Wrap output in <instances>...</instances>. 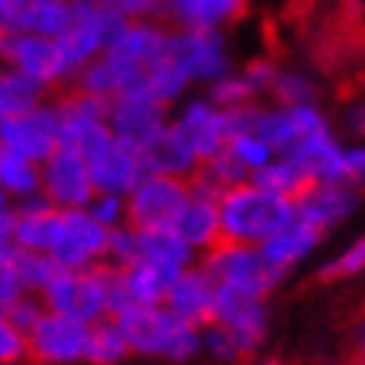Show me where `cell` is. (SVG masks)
<instances>
[{
    "mask_svg": "<svg viewBox=\"0 0 365 365\" xmlns=\"http://www.w3.org/2000/svg\"><path fill=\"white\" fill-rule=\"evenodd\" d=\"M111 319L121 325L131 355L168 365H188L201 355V325L178 319L165 305H124Z\"/></svg>",
    "mask_w": 365,
    "mask_h": 365,
    "instance_id": "1",
    "label": "cell"
},
{
    "mask_svg": "<svg viewBox=\"0 0 365 365\" xmlns=\"http://www.w3.org/2000/svg\"><path fill=\"white\" fill-rule=\"evenodd\" d=\"M295 218V205L288 198L268 195L248 178L218 195V232L225 242L262 245L285 222Z\"/></svg>",
    "mask_w": 365,
    "mask_h": 365,
    "instance_id": "2",
    "label": "cell"
},
{
    "mask_svg": "<svg viewBox=\"0 0 365 365\" xmlns=\"http://www.w3.org/2000/svg\"><path fill=\"white\" fill-rule=\"evenodd\" d=\"M198 265L218 288H232V292L258 295V299H268L288 278V272L275 268L258 252V245L225 242V238H218L211 248L198 255Z\"/></svg>",
    "mask_w": 365,
    "mask_h": 365,
    "instance_id": "3",
    "label": "cell"
},
{
    "mask_svg": "<svg viewBox=\"0 0 365 365\" xmlns=\"http://www.w3.org/2000/svg\"><path fill=\"white\" fill-rule=\"evenodd\" d=\"M111 288H114V265L101 262L91 268H57L37 295L44 309L71 315L81 322H98L111 315Z\"/></svg>",
    "mask_w": 365,
    "mask_h": 365,
    "instance_id": "4",
    "label": "cell"
},
{
    "mask_svg": "<svg viewBox=\"0 0 365 365\" xmlns=\"http://www.w3.org/2000/svg\"><path fill=\"white\" fill-rule=\"evenodd\" d=\"M332 118L325 114L319 101H312V104H262L258 101L248 131L262 134L275 155H295L305 141L332 131Z\"/></svg>",
    "mask_w": 365,
    "mask_h": 365,
    "instance_id": "5",
    "label": "cell"
},
{
    "mask_svg": "<svg viewBox=\"0 0 365 365\" xmlns=\"http://www.w3.org/2000/svg\"><path fill=\"white\" fill-rule=\"evenodd\" d=\"M168 54L185 71L191 88L195 84H211L215 78H222L225 71L235 67L232 41L218 27H171Z\"/></svg>",
    "mask_w": 365,
    "mask_h": 365,
    "instance_id": "6",
    "label": "cell"
},
{
    "mask_svg": "<svg viewBox=\"0 0 365 365\" xmlns=\"http://www.w3.org/2000/svg\"><path fill=\"white\" fill-rule=\"evenodd\" d=\"M104 242L108 228L94 222L84 208H57L47 255L61 268H91L104 262Z\"/></svg>",
    "mask_w": 365,
    "mask_h": 365,
    "instance_id": "7",
    "label": "cell"
},
{
    "mask_svg": "<svg viewBox=\"0 0 365 365\" xmlns=\"http://www.w3.org/2000/svg\"><path fill=\"white\" fill-rule=\"evenodd\" d=\"M4 64L21 71L37 88L61 91L74 84V74L67 71L64 54L57 47V37H37V34H7L4 37Z\"/></svg>",
    "mask_w": 365,
    "mask_h": 365,
    "instance_id": "8",
    "label": "cell"
},
{
    "mask_svg": "<svg viewBox=\"0 0 365 365\" xmlns=\"http://www.w3.org/2000/svg\"><path fill=\"white\" fill-rule=\"evenodd\" d=\"M171 124L185 134V141L191 144L198 161L222 155L228 138H232V114L218 108L208 94H185L175 104Z\"/></svg>",
    "mask_w": 365,
    "mask_h": 365,
    "instance_id": "9",
    "label": "cell"
},
{
    "mask_svg": "<svg viewBox=\"0 0 365 365\" xmlns=\"http://www.w3.org/2000/svg\"><path fill=\"white\" fill-rule=\"evenodd\" d=\"M185 198H188V178L144 171L141 181L124 195L128 222L134 228H165V225L175 222Z\"/></svg>",
    "mask_w": 365,
    "mask_h": 365,
    "instance_id": "10",
    "label": "cell"
},
{
    "mask_svg": "<svg viewBox=\"0 0 365 365\" xmlns=\"http://www.w3.org/2000/svg\"><path fill=\"white\" fill-rule=\"evenodd\" d=\"M88 335L91 322L44 309V315L34 322V329L27 332V355L47 365H84Z\"/></svg>",
    "mask_w": 365,
    "mask_h": 365,
    "instance_id": "11",
    "label": "cell"
},
{
    "mask_svg": "<svg viewBox=\"0 0 365 365\" xmlns=\"http://www.w3.org/2000/svg\"><path fill=\"white\" fill-rule=\"evenodd\" d=\"M171 118V108L161 104L158 98H151L144 88L121 91L108 101V131L121 141L141 148L155 138Z\"/></svg>",
    "mask_w": 365,
    "mask_h": 365,
    "instance_id": "12",
    "label": "cell"
},
{
    "mask_svg": "<svg viewBox=\"0 0 365 365\" xmlns=\"http://www.w3.org/2000/svg\"><path fill=\"white\" fill-rule=\"evenodd\" d=\"M292 205H295V218L329 235L352 222L362 205V195H359V185H345V181H309V188Z\"/></svg>",
    "mask_w": 365,
    "mask_h": 365,
    "instance_id": "13",
    "label": "cell"
},
{
    "mask_svg": "<svg viewBox=\"0 0 365 365\" xmlns=\"http://www.w3.org/2000/svg\"><path fill=\"white\" fill-rule=\"evenodd\" d=\"M208 322H218L222 329H228V332L248 349V355L255 359V352H258L268 339L272 312H268V299L242 295V292L215 285V309H211Z\"/></svg>",
    "mask_w": 365,
    "mask_h": 365,
    "instance_id": "14",
    "label": "cell"
},
{
    "mask_svg": "<svg viewBox=\"0 0 365 365\" xmlns=\"http://www.w3.org/2000/svg\"><path fill=\"white\" fill-rule=\"evenodd\" d=\"M94 195L88 175V161L71 151V148H54L41 161V198L54 208H84Z\"/></svg>",
    "mask_w": 365,
    "mask_h": 365,
    "instance_id": "15",
    "label": "cell"
},
{
    "mask_svg": "<svg viewBox=\"0 0 365 365\" xmlns=\"http://www.w3.org/2000/svg\"><path fill=\"white\" fill-rule=\"evenodd\" d=\"M168 27L165 21H124L118 31L104 41L101 54L108 57L111 64H118L121 71H128L131 78H141V71L155 57L165 54L168 47Z\"/></svg>",
    "mask_w": 365,
    "mask_h": 365,
    "instance_id": "16",
    "label": "cell"
},
{
    "mask_svg": "<svg viewBox=\"0 0 365 365\" xmlns=\"http://www.w3.org/2000/svg\"><path fill=\"white\" fill-rule=\"evenodd\" d=\"M0 144L31 161H44L57 148V114L51 101H41L21 114L0 118Z\"/></svg>",
    "mask_w": 365,
    "mask_h": 365,
    "instance_id": "17",
    "label": "cell"
},
{
    "mask_svg": "<svg viewBox=\"0 0 365 365\" xmlns=\"http://www.w3.org/2000/svg\"><path fill=\"white\" fill-rule=\"evenodd\" d=\"M84 161H88V175H91L94 191L128 195L144 175L141 151H138L134 144L114 138V134H108V138H104Z\"/></svg>",
    "mask_w": 365,
    "mask_h": 365,
    "instance_id": "18",
    "label": "cell"
},
{
    "mask_svg": "<svg viewBox=\"0 0 365 365\" xmlns=\"http://www.w3.org/2000/svg\"><path fill=\"white\" fill-rule=\"evenodd\" d=\"M171 315L191 322V325H205L211 319V309H215V282L205 275V268L195 262L185 272H178L165 288V299H161Z\"/></svg>",
    "mask_w": 365,
    "mask_h": 365,
    "instance_id": "19",
    "label": "cell"
},
{
    "mask_svg": "<svg viewBox=\"0 0 365 365\" xmlns=\"http://www.w3.org/2000/svg\"><path fill=\"white\" fill-rule=\"evenodd\" d=\"M252 0H161V21L168 27H218L228 31L248 14Z\"/></svg>",
    "mask_w": 365,
    "mask_h": 365,
    "instance_id": "20",
    "label": "cell"
},
{
    "mask_svg": "<svg viewBox=\"0 0 365 365\" xmlns=\"http://www.w3.org/2000/svg\"><path fill=\"white\" fill-rule=\"evenodd\" d=\"M138 151H141L144 171H158V175L191 178L201 165L198 155L191 151V144L185 141V134L171 124V118H168L165 128H161L148 144H141Z\"/></svg>",
    "mask_w": 365,
    "mask_h": 365,
    "instance_id": "21",
    "label": "cell"
},
{
    "mask_svg": "<svg viewBox=\"0 0 365 365\" xmlns=\"http://www.w3.org/2000/svg\"><path fill=\"white\" fill-rule=\"evenodd\" d=\"M171 232L188 245L195 255L211 248L222 238V232H218V198H208V195H198V191L188 188V198L178 208Z\"/></svg>",
    "mask_w": 365,
    "mask_h": 365,
    "instance_id": "22",
    "label": "cell"
},
{
    "mask_svg": "<svg viewBox=\"0 0 365 365\" xmlns=\"http://www.w3.org/2000/svg\"><path fill=\"white\" fill-rule=\"evenodd\" d=\"M322 242H325V235H322L319 228L305 225L302 218H292V222H285L275 235H268L265 242L258 245V252L265 255L275 268L292 272V268H299L305 258H312V255L319 252Z\"/></svg>",
    "mask_w": 365,
    "mask_h": 365,
    "instance_id": "23",
    "label": "cell"
},
{
    "mask_svg": "<svg viewBox=\"0 0 365 365\" xmlns=\"http://www.w3.org/2000/svg\"><path fill=\"white\" fill-rule=\"evenodd\" d=\"M138 262L158 268L168 278H175L178 272L195 265L198 255L171 232V225H165V228H138Z\"/></svg>",
    "mask_w": 365,
    "mask_h": 365,
    "instance_id": "24",
    "label": "cell"
},
{
    "mask_svg": "<svg viewBox=\"0 0 365 365\" xmlns=\"http://www.w3.org/2000/svg\"><path fill=\"white\" fill-rule=\"evenodd\" d=\"M57 208L47 205L41 195L14 205V228L11 242L17 252H44L51 248V235H54Z\"/></svg>",
    "mask_w": 365,
    "mask_h": 365,
    "instance_id": "25",
    "label": "cell"
},
{
    "mask_svg": "<svg viewBox=\"0 0 365 365\" xmlns=\"http://www.w3.org/2000/svg\"><path fill=\"white\" fill-rule=\"evenodd\" d=\"M71 27V0H34L7 14L4 34H37V37H61Z\"/></svg>",
    "mask_w": 365,
    "mask_h": 365,
    "instance_id": "26",
    "label": "cell"
},
{
    "mask_svg": "<svg viewBox=\"0 0 365 365\" xmlns=\"http://www.w3.org/2000/svg\"><path fill=\"white\" fill-rule=\"evenodd\" d=\"M171 278L161 275L158 268L144 265V262H128L124 268H118V312L124 305H161L165 288ZM114 312V315H118Z\"/></svg>",
    "mask_w": 365,
    "mask_h": 365,
    "instance_id": "27",
    "label": "cell"
},
{
    "mask_svg": "<svg viewBox=\"0 0 365 365\" xmlns=\"http://www.w3.org/2000/svg\"><path fill=\"white\" fill-rule=\"evenodd\" d=\"M248 181L258 185L262 191H268V195H278V198H288V201H295L302 191L309 188V175L302 171V165L295 158L288 155H275L268 165L258 168Z\"/></svg>",
    "mask_w": 365,
    "mask_h": 365,
    "instance_id": "28",
    "label": "cell"
},
{
    "mask_svg": "<svg viewBox=\"0 0 365 365\" xmlns=\"http://www.w3.org/2000/svg\"><path fill=\"white\" fill-rule=\"evenodd\" d=\"M0 191L11 201H27L41 195V165L0 144Z\"/></svg>",
    "mask_w": 365,
    "mask_h": 365,
    "instance_id": "29",
    "label": "cell"
},
{
    "mask_svg": "<svg viewBox=\"0 0 365 365\" xmlns=\"http://www.w3.org/2000/svg\"><path fill=\"white\" fill-rule=\"evenodd\" d=\"M141 88L148 91L151 98L161 101V104L175 108L185 94H191V81L185 78V71L171 61V54H168V47H165V54L155 57V61L141 71Z\"/></svg>",
    "mask_w": 365,
    "mask_h": 365,
    "instance_id": "30",
    "label": "cell"
},
{
    "mask_svg": "<svg viewBox=\"0 0 365 365\" xmlns=\"http://www.w3.org/2000/svg\"><path fill=\"white\" fill-rule=\"evenodd\" d=\"M74 88L88 91V94H98V98H104V101H111L114 94H121V91L141 88V78H131L128 71H121V67L111 64L104 54H98L91 64H84L78 71Z\"/></svg>",
    "mask_w": 365,
    "mask_h": 365,
    "instance_id": "31",
    "label": "cell"
},
{
    "mask_svg": "<svg viewBox=\"0 0 365 365\" xmlns=\"http://www.w3.org/2000/svg\"><path fill=\"white\" fill-rule=\"evenodd\" d=\"M128 359H131V349H128V339H124L121 325L111 315L91 322L84 365H124Z\"/></svg>",
    "mask_w": 365,
    "mask_h": 365,
    "instance_id": "32",
    "label": "cell"
},
{
    "mask_svg": "<svg viewBox=\"0 0 365 365\" xmlns=\"http://www.w3.org/2000/svg\"><path fill=\"white\" fill-rule=\"evenodd\" d=\"M47 101V91L37 88L31 78H24L21 71L0 64V118H11V114H21L34 104Z\"/></svg>",
    "mask_w": 365,
    "mask_h": 365,
    "instance_id": "33",
    "label": "cell"
},
{
    "mask_svg": "<svg viewBox=\"0 0 365 365\" xmlns=\"http://www.w3.org/2000/svg\"><path fill=\"white\" fill-rule=\"evenodd\" d=\"M71 24H81L101 41H108L124 24V17L114 0H71Z\"/></svg>",
    "mask_w": 365,
    "mask_h": 365,
    "instance_id": "34",
    "label": "cell"
},
{
    "mask_svg": "<svg viewBox=\"0 0 365 365\" xmlns=\"http://www.w3.org/2000/svg\"><path fill=\"white\" fill-rule=\"evenodd\" d=\"M268 98L272 104H312V101H319V84L302 67H278Z\"/></svg>",
    "mask_w": 365,
    "mask_h": 365,
    "instance_id": "35",
    "label": "cell"
},
{
    "mask_svg": "<svg viewBox=\"0 0 365 365\" xmlns=\"http://www.w3.org/2000/svg\"><path fill=\"white\" fill-rule=\"evenodd\" d=\"M57 47H61V54H64V64L67 71L78 78V71L84 64H91L94 57L104 51V41H101L98 34H91L88 27H81V24H71L61 37H57Z\"/></svg>",
    "mask_w": 365,
    "mask_h": 365,
    "instance_id": "36",
    "label": "cell"
},
{
    "mask_svg": "<svg viewBox=\"0 0 365 365\" xmlns=\"http://www.w3.org/2000/svg\"><path fill=\"white\" fill-rule=\"evenodd\" d=\"M225 155H228L235 165L242 168L245 178H252L258 168L268 165V161L275 158V151L268 148V141L262 138V134H255V131H235L232 138H228V144H225Z\"/></svg>",
    "mask_w": 365,
    "mask_h": 365,
    "instance_id": "37",
    "label": "cell"
},
{
    "mask_svg": "<svg viewBox=\"0 0 365 365\" xmlns=\"http://www.w3.org/2000/svg\"><path fill=\"white\" fill-rule=\"evenodd\" d=\"M201 355L215 359L218 365H242L252 359L248 349H245L228 329H222L218 322H205V325H201Z\"/></svg>",
    "mask_w": 365,
    "mask_h": 365,
    "instance_id": "38",
    "label": "cell"
},
{
    "mask_svg": "<svg viewBox=\"0 0 365 365\" xmlns=\"http://www.w3.org/2000/svg\"><path fill=\"white\" fill-rule=\"evenodd\" d=\"M365 268V242L362 238H355L352 245H345L342 252L329 258V262H322L315 278L325 282V285H335V282H352V278L362 275Z\"/></svg>",
    "mask_w": 365,
    "mask_h": 365,
    "instance_id": "39",
    "label": "cell"
},
{
    "mask_svg": "<svg viewBox=\"0 0 365 365\" xmlns=\"http://www.w3.org/2000/svg\"><path fill=\"white\" fill-rule=\"evenodd\" d=\"M208 88V98L218 104V108H225V111H235V108H245V104H252L255 94L252 88H248V81L242 78V71H225L222 78H215L211 84H205Z\"/></svg>",
    "mask_w": 365,
    "mask_h": 365,
    "instance_id": "40",
    "label": "cell"
},
{
    "mask_svg": "<svg viewBox=\"0 0 365 365\" xmlns=\"http://www.w3.org/2000/svg\"><path fill=\"white\" fill-rule=\"evenodd\" d=\"M14 268H17V275H21L27 292H41L61 265L44 252H17L14 248Z\"/></svg>",
    "mask_w": 365,
    "mask_h": 365,
    "instance_id": "41",
    "label": "cell"
},
{
    "mask_svg": "<svg viewBox=\"0 0 365 365\" xmlns=\"http://www.w3.org/2000/svg\"><path fill=\"white\" fill-rule=\"evenodd\" d=\"M138 258V228L131 222L108 228V242H104V262L114 268H124L128 262Z\"/></svg>",
    "mask_w": 365,
    "mask_h": 365,
    "instance_id": "42",
    "label": "cell"
},
{
    "mask_svg": "<svg viewBox=\"0 0 365 365\" xmlns=\"http://www.w3.org/2000/svg\"><path fill=\"white\" fill-rule=\"evenodd\" d=\"M91 218L104 228H114V225L128 222V208H124V195H111V191H94L91 201L84 205Z\"/></svg>",
    "mask_w": 365,
    "mask_h": 365,
    "instance_id": "43",
    "label": "cell"
},
{
    "mask_svg": "<svg viewBox=\"0 0 365 365\" xmlns=\"http://www.w3.org/2000/svg\"><path fill=\"white\" fill-rule=\"evenodd\" d=\"M278 61L275 57H252L245 67H238L242 71V78L248 81V88H252V94H255V101H265L268 98V91H272V81H275V74H278Z\"/></svg>",
    "mask_w": 365,
    "mask_h": 365,
    "instance_id": "44",
    "label": "cell"
},
{
    "mask_svg": "<svg viewBox=\"0 0 365 365\" xmlns=\"http://www.w3.org/2000/svg\"><path fill=\"white\" fill-rule=\"evenodd\" d=\"M4 315H7V319H11L14 325H17V329L27 335L34 329V322L44 315V302H41V295H37V292H24L21 299L14 302L11 309L4 312Z\"/></svg>",
    "mask_w": 365,
    "mask_h": 365,
    "instance_id": "45",
    "label": "cell"
},
{
    "mask_svg": "<svg viewBox=\"0 0 365 365\" xmlns=\"http://www.w3.org/2000/svg\"><path fill=\"white\" fill-rule=\"evenodd\" d=\"M27 355V335L0 312V365H11Z\"/></svg>",
    "mask_w": 365,
    "mask_h": 365,
    "instance_id": "46",
    "label": "cell"
},
{
    "mask_svg": "<svg viewBox=\"0 0 365 365\" xmlns=\"http://www.w3.org/2000/svg\"><path fill=\"white\" fill-rule=\"evenodd\" d=\"M24 292H27V288H24L21 275H17V268H14V255H11V258L0 262V312L11 309Z\"/></svg>",
    "mask_w": 365,
    "mask_h": 365,
    "instance_id": "47",
    "label": "cell"
},
{
    "mask_svg": "<svg viewBox=\"0 0 365 365\" xmlns=\"http://www.w3.org/2000/svg\"><path fill=\"white\" fill-rule=\"evenodd\" d=\"M124 21H161V0H114Z\"/></svg>",
    "mask_w": 365,
    "mask_h": 365,
    "instance_id": "48",
    "label": "cell"
},
{
    "mask_svg": "<svg viewBox=\"0 0 365 365\" xmlns=\"http://www.w3.org/2000/svg\"><path fill=\"white\" fill-rule=\"evenodd\" d=\"M14 205L4 191H0V262L14 255V242H11V228H14Z\"/></svg>",
    "mask_w": 365,
    "mask_h": 365,
    "instance_id": "49",
    "label": "cell"
},
{
    "mask_svg": "<svg viewBox=\"0 0 365 365\" xmlns=\"http://www.w3.org/2000/svg\"><path fill=\"white\" fill-rule=\"evenodd\" d=\"M365 128V111H362V101H352L345 108V138H362Z\"/></svg>",
    "mask_w": 365,
    "mask_h": 365,
    "instance_id": "50",
    "label": "cell"
},
{
    "mask_svg": "<svg viewBox=\"0 0 365 365\" xmlns=\"http://www.w3.org/2000/svg\"><path fill=\"white\" fill-rule=\"evenodd\" d=\"M24 4H34V0H0V7H4V21H7V14L17 11V7H24ZM4 27V24H0Z\"/></svg>",
    "mask_w": 365,
    "mask_h": 365,
    "instance_id": "51",
    "label": "cell"
},
{
    "mask_svg": "<svg viewBox=\"0 0 365 365\" xmlns=\"http://www.w3.org/2000/svg\"><path fill=\"white\" fill-rule=\"evenodd\" d=\"M11 365H47V362H41V359H34V355H24V359H17V362H11Z\"/></svg>",
    "mask_w": 365,
    "mask_h": 365,
    "instance_id": "52",
    "label": "cell"
},
{
    "mask_svg": "<svg viewBox=\"0 0 365 365\" xmlns=\"http://www.w3.org/2000/svg\"><path fill=\"white\" fill-rule=\"evenodd\" d=\"M255 365H285V362H278V359H258Z\"/></svg>",
    "mask_w": 365,
    "mask_h": 365,
    "instance_id": "53",
    "label": "cell"
},
{
    "mask_svg": "<svg viewBox=\"0 0 365 365\" xmlns=\"http://www.w3.org/2000/svg\"><path fill=\"white\" fill-rule=\"evenodd\" d=\"M288 4H295V7H309V4H315V0H288Z\"/></svg>",
    "mask_w": 365,
    "mask_h": 365,
    "instance_id": "54",
    "label": "cell"
},
{
    "mask_svg": "<svg viewBox=\"0 0 365 365\" xmlns=\"http://www.w3.org/2000/svg\"><path fill=\"white\" fill-rule=\"evenodd\" d=\"M4 37H7V34L0 31V64H4Z\"/></svg>",
    "mask_w": 365,
    "mask_h": 365,
    "instance_id": "55",
    "label": "cell"
},
{
    "mask_svg": "<svg viewBox=\"0 0 365 365\" xmlns=\"http://www.w3.org/2000/svg\"><path fill=\"white\" fill-rule=\"evenodd\" d=\"M0 24H4V7H0ZM0 31H4V27H0Z\"/></svg>",
    "mask_w": 365,
    "mask_h": 365,
    "instance_id": "56",
    "label": "cell"
}]
</instances>
